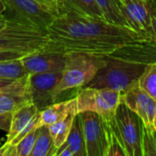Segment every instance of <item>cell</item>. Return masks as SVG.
Segmentation results:
<instances>
[{"mask_svg": "<svg viewBox=\"0 0 156 156\" xmlns=\"http://www.w3.org/2000/svg\"><path fill=\"white\" fill-rule=\"evenodd\" d=\"M58 14L46 32V48L60 52H80L106 59L153 63L156 43L131 27L83 15L57 0Z\"/></svg>", "mask_w": 156, "mask_h": 156, "instance_id": "6da1fadb", "label": "cell"}, {"mask_svg": "<svg viewBox=\"0 0 156 156\" xmlns=\"http://www.w3.org/2000/svg\"><path fill=\"white\" fill-rule=\"evenodd\" d=\"M5 27L0 29V51L31 53L45 49L49 42L46 31L13 16H6Z\"/></svg>", "mask_w": 156, "mask_h": 156, "instance_id": "7a4b0ae2", "label": "cell"}, {"mask_svg": "<svg viewBox=\"0 0 156 156\" xmlns=\"http://www.w3.org/2000/svg\"><path fill=\"white\" fill-rule=\"evenodd\" d=\"M107 60L80 52L66 53L62 76L54 90L55 101H57L58 97L65 91L86 86L107 64Z\"/></svg>", "mask_w": 156, "mask_h": 156, "instance_id": "3957f363", "label": "cell"}, {"mask_svg": "<svg viewBox=\"0 0 156 156\" xmlns=\"http://www.w3.org/2000/svg\"><path fill=\"white\" fill-rule=\"evenodd\" d=\"M147 65L137 61L108 59L107 64L84 87L106 88L122 93L139 81Z\"/></svg>", "mask_w": 156, "mask_h": 156, "instance_id": "277c9868", "label": "cell"}, {"mask_svg": "<svg viewBox=\"0 0 156 156\" xmlns=\"http://www.w3.org/2000/svg\"><path fill=\"white\" fill-rule=\"evenodd\" d=\"M142 119L122 101L110 124L121 141L127 156H143Z\"/></svg>", "mask_w": 156, "mask_h": 156, "instance_id": "5b68a950", "label": "cell"}, {"mask_svg": "<svg viewBox=\"0 0 156 156\" xmlns=\"http://www.w3.org/2000/svg\"><path fill=\"white\" fill-rule=\"evenodd\" d=\"M77 112H92L110 122L122 101V93L106 88H80L76 93Z\"/></svg>", "mask_w": 156, "mask_h": 156, "instance_id": "8992f818", "label": "cell"}, {"mask_svg": "<svg viewBox=\"0 0 156 156\" xmlns=\"http://www.w3.org/2000/svg\"><path fill=\"white\" fill-rule=\"evenodd\" d=\"M13 17L23 20L44 31L58 14L57 5L41 0H2Z\"/></svg>", "mask_w": 156, "mask_h": 156, "instance_id": "52a82bcc", "label": "cell"}, {"mask_svg": "<svg viewBox=\"0 0 156 156\" xmlns=\"http://www.w3.org/2000/svg\"><path fill=\"white\" fill-rule=\"evenodd\" d=\"M120 10L131 28L151 37L156 0H120Z\"/></svg>", "mask_w": 156, "mask_h": 156, "instance_id": "ba28073f", "label": "cell"}, {"mask_svg": "<svg viewBox=\"0 0 156 156\" xmlns=\"http://www.w3.org/2000/svg\"><path fill=\"white\" fill-rule=\"evenodd\" d=\"M87 156H106L107 134L105 120L96 112H80Z\"/></svg>", "mask_w": 156, "mask_h": 156, "instance_id": "9c48e42d", "label": "cell"}, {"mask_svg": "<svg viewBox=\"0 0 156 156\" xmlns=\"http://www.w3.org/2000/svg\"><path fill=\"white\" fill-rule=\"evenodd\" d=\"M62 71L28 73L27 82L32 103L38 111L56 102L54 90L59 82Z\"/></svg>", "mask_w": 156, "mask_h": 156, "instance_id": "30bf717a", "label": "cell"}, {"mask_svg": "<svg viewBox=\"0 0 156 156\" xmlns=\"http://www.w3.org/2000/svg\"><path fill=\"white\" fill-rule=\"evenodd\" d=\"M122 101L134 112L146 125H153L156 113V101L141 86L139 81L122 93Z\"/></svg>", "mask_w": 156, "mask_h": 156, "instance_id": "8fae6325", "label": "cell"}, {"mask_svg": "<svg viewBox=\"0 0 156 156\" xmlns=\"http://www.w3.org/2000/svg\"><path fill=\"white\" fill-rule=\"evenodd\" d=\"M20 60L27 73L62 71L65 66V54L45 48L27 53Z\"/></svg>", "mask_w": 156, "mask_h": 156, "instance_id": "7c38bea8", "label": "cell"}, {"mask_svg": "<svg viewBox=\"0 0 156 156\" xmlns=\"http://www.w3.org/2000/svg\"><path fill=\"white\" fill-rule=\"evenodd\" d=\"M28 73L0 90V113L14 112L32 103L27 82Z\"/></svg>", "mask_w": 156, "mask_h": 156, "instance_id": "4fadbf2b", "label": "cell"}, {"mask_svg": "<svg viewBox=\"0 0 156 156\" xmlns=\"http://www.w3.org/2000/svg\"><path fill=\"white\" fill-rule=\"evenodd\" d=\"M71 112L78 113L76 97L69 100L54 102L39 111L38 127L48 126L61 121Z\"/></svg>", "mask_w": 156, "mask_h": 156, "instance_id": "5bb4252c", "label": "cell"}, {"mask_svg": "<svg viewBox=\"0 0 156 156\" xmlns=\"http://www.w3.org/2000/svg\"><path fill=\"white\" fill-rule=\"evenodd\" d=\"M38 112V109L33 103H29L12 112L11 124L6 134L5 143H10L30 122Z\"/></svg>", "mask_w": 156, "mask_h": 156, "instance_id": "9a60e30c", "label": "cell"}, {"mask_svg": "<svg viewBox=\"0 0 156 156\" xmlns=\"http://www.w3.org/2000/svg\"><path fill=\"white\" fill-rule=\"evenodd\" d=\"M65 144L73 152L74 156H87L82 122L80 113H78L74 118L70 133Z\"/></svg>", "mask_w": 156, "mask_h": 156, "instance_id": "2e32d148", "label": "cell"}, {"mask_svg": "<svg viewBox=\"0 0 156 156\" xmlns=\"http://www.w3.org/2000/svg\"><path fill=\"white\" fill-rule=\"evenodd\" d=\"M77 114L78 113L76 112H71L63 120L48 125V131L50 133V135L54 142V145L57 150L66 143L67 138L70 133L74 118Z\"/></svg>", "mask_w": 156, "mask_h": 156, "instance_id": "e0dca14e", "label": "cell"}, {"mask_svg": "<svg viewBox=\"0 0 156 156\" xmlns=\"http://www.w3.org/2000/svg\"><path fill=\"white\" fill-rule=\"evenodd\" d=\"M57 149L48 126L38 127V133L30 156H55Z\"/></svg>", "mask_w": 156, "mask_h": 156, "instance_id": "ac0fdd59", "label": "cell"}, {"mask_svg": "<svg viewBox=\"0 0 156 156\" xmlns=\"http://www.w3.org/2000/svg\"><path fill=\"white\" fill-rule=\"evenodd\" d=\"M100 8L101 9L105 19L112 24L128 27L126 20L124 19L120 10V0H95Z\"/></svg>", "mask_w": 156, "mask_h": 156, "instance_id": "d6986e66", "label": "cell"}, {"mask_svg": "<svg viewBox=\"0 0 156 156\" xmlns=\"http://www.w3.org/2000/svg\"><path fill=\"white\" fill-rule=\"evenodd\" d=\"M74 10L99 19H105V16L95 0H59ZM106 20V19H105Z\"/></svg>", "mask_w": 156, "mask_h": 156, "instance_id": "ffe728a7", "label": "cell"}, {"mask_svg": "<svg viewBox=\"0 0 156 156\" xmlns=\"http://www.w3.org/2000/svg\"><path fill=\"white\" fill-rule=\"evenodd\" d=\"M27 72L25 69L20 58L0 61V79L15 80L25 75Z\"/></svg>", "mask_w": 156, "mask_h": 156, "instance_id": "44dd1931", "label": "cell"}, {"mask_svg": "<svg viewBox=\"0 0 156 156\" xmlns=\"http://www.w3.org/2000/svg\"><path fill=\"white\" fill-rule=\"evenodd\" d=\"M142 149L143 156H156L155 130L153 125L142 122Z\"/></svg>", "mask_w": 156, "mask_h": 156, "instance_id": "7402d4cb", "label": "cell"}, {"mask_svg": "<svg viewBox=\"0 0 156 156\" xmlns=\"http://www.w3.org/2000/svg\"><path fill=\"white\" fill-rule=\"evenodd\" d=\"M139 85L156 101V61L147 65L139 80Z\"/></svg>", "mask_w": 156, "mask_h": 156, "instance_id": "603a6c76", "label": "cell"}, {"mask_svg": "<svg viewBox=\"0 0 156 156\" xmlns=\"http://www.w3.org/2000/svg\"><path fill=\"white\" fill-rule=\"evenodd\" d=\"M105 130L107 134L106 156H127L121 141L107 121H105Z\"/></svg>", "mask_w": 156, "mask_h": 156, "instance_id": "cb8c5ba5", "label": "cell"}, {"mask_svg": "<svg viewBox=\"0 0 156 156\" xmlns=\"http://www.w3.org/2000/svg\"><path fill=\"white\" fill-rule=\"evenodd\" d=\"M37 133L38 128L33 130L31 133L27 134L17 144L14 145L15 156H30L37 136Z\"/></svg>", "mask_w": 156, "mask_h": 156, "instance_id": "d4e9b609", "label": "cell"}, {"mask_svg": "<svg viewBox=\"0 0 156 156\" xmlns=\"http://www.w3.org/2000/svg\"><path fill=\"white\" fill-rule=\"evenodd\" d=\"M11 119H12V112L0 113V130L7 133L10 128Z\"/></svg>", "mask_w": 156, "mask_h": 156, "instance_id": "484cf974", "label": "cell"}, {"mask_svg": "<svg viewBox=\"0 0 156 156\" xmlns=\"http://www.w3.org/2000/svg\"><path fill=\"white\" fill-rule=\"evenodd\" d=\"M24 55L26 54L19 53V52H12V51H0V61L21 58Z\"/></svg>", "mask_w": 156, "mask_h": 156, "instance_id": "4316f807", "label": "cell"}, {"mask_svg": "<svg viewBox=\"0 0 156 156\" xmlns=\"http://www.w3.org/2000/svg\"><path fill=\"white\" fill-rule=\"evenodd\" d=\"M150 37H151V38L156 43V12L154 13V17H153L152 28H151V32H150Z\"/></svg>", "mask_w": 156, "mask_h": 156, "instance_id": "83f0119b", "label": "cell"}, {"mask_svg": "<svg viewBox=\"0 0 156 156\" xmlns=\"http://www.w3.org/2000/svg\"><path fill=\"white\" fill-rule=\"evenodd\" d=\"M6 22H7V17L3 16V15H1L0 16V29H2L3 27H5Z\"/></svg>", "mask_w": 156, "mask_h": 156, "instance_id": "f1b7e54d", "label": "cell"}, {"mask_svg": "<svg viewBox=\"0 0 156 156\" xmlns=\"http://www.w3.org/2000/svg\"><path fill=\"white\" fill-rule=\"evenodd\" d=\"M13 80H1L0 79V90L3 89L4 87L7 86L9 83H11Z\"/></svg>", "mask_w": 156, "mask_h": 156, "instance_id": "f546056e", "label": "cell"}, {"mask_svg": "<svg viewBox=\"0 0 156 156\" xmlns=\"http://www.w3.org/2000/svg\"><path fill=\"white\" fill-rule=\"evenodd\" d=\"M5 11V6L4 5V3L2 2V0H0V16L3 15V13Z\"/></svg>", "mask_w": 156, "mask_h": 156, "instance_id": "4dcf8cb0", "label": "cell"}, {"mask_svg": "<svg viewBox=\"0 0 156 156\" xmlns=\"http://www.w3.org/2000/svg\"><path fill=\"white\" fill-rule=\"evenodd\" d=\"M47 4H49V5H57V0H41Z\"/></svg>", "mask_w": 156, "mask_h": 156, "instance_id": "1f68e13d", "label": "cell"}, {"mask_svg": "<svg viewBox=\"0 0 156 156\" xmlns=\"http://www.w3.org/2000/svg\"><path fill=\"white\" fill-rule=\"evenodd\" d=\"M153 126H154V130L156 131V113H155V116H154V122H153Z\"/></svg>", "mask_w": 156, "mask_h": 156, "instance_id": "d6a6232c", "label": "cell"}, {"mask_svg": "<svg viewBox=\"0 0 156 156\" xmlns=\"http://www.w3.org/2000/svg\"><path fill=\"white\" fill-rule=\"evenodd\" d=\"M155 140H156V131H155Z\"/></svg>", "mask_w": 156, "mask_h": 156, "instance_id": "836d02e7", "label": "cell"}]
</instances>
